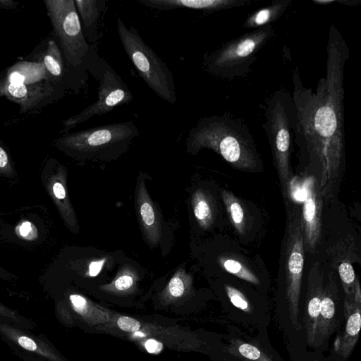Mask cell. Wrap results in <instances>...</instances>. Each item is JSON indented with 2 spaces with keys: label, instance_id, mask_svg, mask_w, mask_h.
<instances>
[{
  "label": "cell",
  "instance_id": "obj_29",
  "mask_svg": "<svg viewBox=\"0 0 361 361\" xmlns=\"http://www.w3.org/2000/svg\"><path fill=\"white\" fill-rule=\"evenodd\" d=\"M44 64L47 70L54 75L59 76L62 73V68L59 61L52 56L47 55L44 57Z\"/></svg>",
  "mask_w": 361,
  "mask_h": 361
},
{
  "label": "cell",
  "instance_id": "obj_19",
  "mask_svg": "<svg viewBox=\"0 0 361 361\" xmlns=\"http://www.w3.org/2000/svg\"><path fill=\"white\" fill-rule=\"evenodd\" d=\"M191 200L193 214L198 225L204 229L210 228L216 216L212 196L207 191L198 189L193 192Z\"/></svg>",
  "mask_w": 361,
  "mask_h": 361
},
{
  "label": "cell",
  "instance_id": "obj_22",
  "mask_svg": "<svg viewBox=\"0 0 361 361\" xmlns=\"http://www.w3.org/2000/svg\"><path fill=\"white\" fill-rule=\"evenodd\" d=\"M221 195L232 224L240 234H243L246 220L240 201L233 193L225 190L221 191Z\"/></svg>",
  "mask_w": 361,
  "mask_h": 361
},
{
  "label": "cell",
  "instance_id": "obj_25",
  "mask_svg": "<svg viewBox=\"0 0 361 361\" xmlns=\"http://www.w3.org/2000/svg\"><path fill=\"white\" fill-rule=\"evenodd\" d=\"M190 281V275L183 267H180L170 279L166 290L171 296L178 298L183 295Z\"/></svg>",
  "mask_w": 361,
  "mask_h": 361
},
{
  "label": "cell",
  "instance_id": "obj_11",
  "mask_svg": "<svg viewBox=\"0 0 361 361\" xmlns=\"http://www.w3.org/2000/svg\"><path fill=\"white\" fill-rule=\"evenodd\" d=\"M135 207L145 238L150 245H157L161 237V225L156 207L146 188L145 176L142 173L137 179Z\"/></svg>",
  "mask_w": 361,
  "mask_h": 361
},
{
  "label": "cell",
  "instance_id": "obj_15",
  "mask_svg": "<svg viewBox=\"0 0 361 361\" xmlns=\"http://www.w3.org/2000/svg\"><path fill=\"white\" fill-rule=\"evenodd\" d=\"M323 290L322 279L318 274L317 268L313 267L308 278L307 308L304 318L307 341L310 345H314L316 341Z\"/></svg>",
  "mask_w": 361,
  "mask_h": 361
},
{
  "label": "cell",
  "instance_id": "obj_14",
  "mask_svg": "<svg viewBox=\"0 0 361 361\" xmlns=\"http://www.w3.org/2000/svg\"><path fill=\"white\" fill-rule=\"evenodd\" d=\"M107 2V0L75 1L80 15L82 32L91 44L98 45V42L102 38V25L106 12Z\"/></svg>",
  "mask_w": 361,
  "mask_h": 361
},
{
  "label": "cell",
  "instance_id": "obj_8",
  "mask_svg": "<svg viewBox=\"0 0 361 361\" xmlns=\"http://www.w3.org/2000/svg\"><path fill=\"white\" fill-rule=\"evenodd\" d=\"M90 74L99 82L97 99L79 114L68 119L66 121L68 127L109 113L116 106L129 104L133 99L128 85L103 58H100Z\"/></svg>",
  "mask_w": 361,
  "mask_h": 361
},
{
  "label": "cell",
  "instance_id": "obj_26",
  "mask_svg": "<svg viewBox=\"0 0 361 361\" xmlns=\"http://www.w3.org/2000/svg\"><path fill=\"white\" fill-rule=\"evenodd\" d=\"M225 289L231 302L235 307L245 312H251L250 303L243 293L228 285L225 286Z\"/></svg>",
  "mask_w": 361,
  "mask_h": 361
},
{
  "label": "cell",
  "instance_id": "obj_3",
  "mask_svg": "<svg viewBox=\"0 0 361 361\" xmlns=\"http://www.w3.org/2000/svg\"><path fill=\"white\" fill-rule=\"evenodd\" d=\"M263 128L268 137L279 175L285 204L291 200L293 174L290 165L291 134L294 118L290 94L277 90L264 106Z\"/></svg>",
  "mask_w": 361,
  "mask_h": 361
},
{
  "label": "cell",
  "instance_id": "obj_17",
  "mask_svg": "<svg viewBox=\"0 0 361 361\" xmlns=\"http://www.w3.org/2000/svg\"><path fill=\"white\" fill-rule=\"evenodd\" d=\"M331 283L324 288L319 319L317 326V337L314 345H321L334 331L336 326V302L337 299L336 287Z\"/></svg>",
  "mask_w": 361,
  "mask_h": 361
},
{
  "label": "cell",
  "instance_id": "obj_33",
  "mask_svg": "<svg viewBox=\"0 0 361 361\" xmlns=\"http://www.w3.org/2000/svg\"><path fill=\"white\" fill-rule=\"evenodd\" d=\"M0 316L11 319L16 323L22 322V320H20V317L13 311L3 305L1 302Z\"/></svg>",
  "mask_w": 361,
  "mask_h": 361
},
{
  "label": "cell",
  "instance_id": "obj_10",
  "mask_svg": "<svg viewBox=\"0 0 361 361\" xmlns=\"http://www.w3.org/2000/svg\"><path fill=\"white\" fill-rule=\"evenodd\" d=\"M302 191L304 200L300 216L305 252L314 253L321 238L323 198L314 176L305 178Z\"/></svg>",
  "mask_w": 361,
  "mask_h": 361
},
{
  "label": "cell",
  "instance_id": "obj_32",
  "mask_svg": "<svg viewBox=\"0 0 361 361\" xmlns=\"http://www.w3.org/2000/svg\"><path fill=\"white\" fill-rule=\"evenodd\" d=\"M8 90L12 96L17 98L23 97L27 93V88L24 84H10Z\"/></svg>",
  "mask_w": 361,
  "mask_h": 361
},
{
  "label": "cell",
  "instance_id": "obj_34",
  "mask_svg": "<svg viewBox=\"0 0 361 361\" xmlns=\"http://www.w3.org/2000/svg\"><path fill=\"white\" fill-rule=\"evenodd\" d=\"M145 348L150 353H158L162 349V344L154 339H149L146 341Z\"/></svg>",
  "mask_w": 361,
  "mask_h": 361
},
{
  "label": "cell",
  "instance_id": "obj_2",
  "mask_svg": "<svg viewBox=\"0 0 361 361\" xmlns=\"http://www.w3.org/2000/svg\"><path fill=\"white\" fill-rule=\"evenodd\" d=\"M188 153L195 155L203 149L219 154L233 168L257 171L262 168L254 138L247 126L227 114L200 118L185 140Z\"/></svg>",
  "mask_w": 361,
  "mask_h": 361
},
{
  "label": "cell",
  "instance_id": "obj_27",
  "mask_svg": "<svg viewBox=\"0 0 361 361\" xmlns=\"http://www.w3.org/2000/svg\"><path fill=\"white\" fill-rule=\"evenodd\" d=\"M16 231L19 236L27 240H33L38 235L36 227L29 221H24L19 224Z\"/></svg>",
  "mask_w": 361,
  "mask_h": 361
},
{
  "label": "cell",
  "instance_id": "obj_23",
  "mask_svg": "<svg viewBox=\"0 0 361 361\" xmlns=\"http://www.w3.org/2000/svg\"><path fill=\"white\" fill-rule=\"evenodd\" d=\"M219 263L226 271L250 283L259 284L257 277L239 261L232 258L221 257Z\"/></svg>",
  "mask_w": 361,
  "mask_h": 361
},
{
  "label": "cell",
  "instance_id": "obj_24",
  "mask_svg": "<svg viewBox=\"0 0 361 361\" xmlns=\"http://www.w3.org/2000/svg\"><path fill=\"white\" fill-rule=\"evenodd\" d=\"M137 270L130 265L126 264L119 269L111 287L118 291L128 290L133 287L137 279Z\"/></svg>",
  "mask_w": 361,
  "mask_h": 361
},
{
  "label": "cell",
  "instance_id": "obj_35",
  "mask_svg": "<svg viewBox=\"0 0 361 361\" xmlns=\"http://www.w3.org/2000/svg\"><path fill=\"white\" fill-rule=\"evenodd\" d=\"M11 84H23L25 77L17 72H13L9 77Z\"/></svg>",
  "mask_w": 361,
  "mask_h": 361
},
{
  "label": "cell",
  "instance_id": "obj_31",
  "mask_svg": "<svg viewBox=\"0 0 361 361\" xmlns=\"http://www.w3.org/2000/svg\"><path fill=\"white\" fill-rule=\"evenodd\" d=\"M69 298L73 307L79 312L82 311L87 305V300L82 295L72 294Z\"/></svg>",
  "mask_w": 361,
  "mask_h": 361
},
{
  "label": "cell",
  "instance_id": "obj_9",
  "mask_svg": "<svg viewBox=\"0 0 361 361\" xmlns=\"http://www.w3.org/2000/svg\"><path fill=\"white\" fill-rule=\"evenodd\" d=\"M58 17L68 61L87 75L98 63L101 56L97 45L90 44L82 32L78 13L73 1L59 2Z\"/></svg>",
  "mask_w": 361,
  "mask_h": 361
},
{
  "label": "cell",
  "instance_id": "obj_28",
  "mask_svg": "<svg viewBox=\"0 0 361 361\" xmlns=\"http://www.w3.org/2000/svg\"><path fill=\"white\" fill-rule=\"evenodd\" d=\"M117 324L121 329L128 332H135L140 327L137 320L126 316L121 317L117 321Z\"/></svg>",
  "mask_w": 361,
  "mask_h": 361
},
{
  "label": "cell",
  "instance_id": "obj_18",
  "mask_svg": "<svg viewBox=\"0 0 361 361\" xmlns=\"http://www.w3.org/2000/svg\"><path fill=\"white\" fill-rule=\"evenodd\" d=\"M292 0H275L269 6L258 9L245 20L243 27L245 29H257L272 24L286 11Z\"/></svg>",
  "mask_w": 361,
  "mask_h": 361
},
{
  "label": "cell",
  "instance_id": "obj_5",
  "mask_svg": "<svg viewBox=\"0 0 361 361\" xmlns=\"http://www.w3.org/2000/svg\"><path fill=\"white\" fill-rule=\"evenodd\" d=\"M116 28L126 54L145 84L159 97L175 104L173 75L167 65L145 43L139 32L132 25L127 27L120 17L117 18Z\"/></svg>",
  "mask_w": 361,
  "mask_h": 361
},
{
  "label": "cell",
  "instance_id": "obj_21",
  "mask_svg": "<svg viewBox=\"0 0 361 361\" xmlns=\"http://www.w3.org/2000/svg\"><path fill=\"white\" fill-rule=\"evenodd\" d=\"M0 327L9 338L16 342L23 348L35 352L47 358L55 360L54 355L44 343L41 341L37 342L35 338L21 334L18 330L10 328L6 325L0 324Z\"/></svg>",
  "mask_w": 361,
  "mask_h": 361
},
{
  "label": "cell",
  "instance_id": "obj_30",
  "mask_svg": "<svg viewBox=\"0 0 361 361\" xmlns=\"http://www.w3.org/2000/svg\"><path fill=\"white\" fill-rule=\"evenodd\" d=\"M106 262V258L92 261L88 266L87 275L90 276H97L101 271Z\"/></svg>",
  "mask_w": 361,
  "mask_h": 361
},
{
  "label": "cell",
  "instance_id": "obj_20",
  "mask_svg": "<svg viewBox=\"0 0 361 361\" xmlns=\"http://www.w3.org/2000/svg\"><path fill=\"white\" fill-rule=\"evenodd\" d=\"M228 353L243 361H274L262 349L255 344L241 340H233Z\"/></svg>",
  "mask_w": 361,
  "mask_h": 361
},
{
  "label": "cell",
  "instance_id": "obj_7",
  "mask_svg": "<svg viewBox=\"0 0 361 361\" xmlns=\"http://www.w3.org/2000/svg\"><path fill=\"white\" fill-rule=\"evenodd\" d=\"M287 208L286 230L285 272L286 300L293 326L301 329L299 317V301L304 266V239L300 211L290 203Z\"/></svg>",
  "mask_w": 361,
  "mask_h": 361
},
{
  "label": "cell",
  "instance_id": "obj_16",
  "mask_svg": "<svg viewBox=\"0 0 361 361\" xmlns=\"http://www.w3.org/2000/svg\"><path fill=\"white\" fill-rule=\"evenodd\" d=\"M346 324L342 336L335 342V351L347 358L353 351L361 327V300H345Z\"/></svg>",
  "mask_w": 361,
  "mask_h": 361
},
{
  "label": "cell",
  "instance_id": "obj_4",
  "mask_svg": "<svg viewBox=\"0 0 361 361\" xmlns=\"http://www.w3.org/2000/svg\"><path fill=\"white\" fill-rule=\"evenodd\" d=\"M272 24L255 29L230 40L203 57L202 68L221 79L243 77L250 72L262 48L272 38Z\"/></svg>",
  "mask_w": 361,
  "mask_h": 361
},
{
  "label": "cell",
  "instance_id": "obj_12",
  "mask_svg": "<svg viewBox=\"0 0 361 361\" xmlns=\"http://www.w3.org/2000/svg\"><path fill=\"white\" fill-rule=\"evenodd\" d=\"M44 186L66 227L74 233H78V221L68 196L64 167L59 166L54 173L47 176Z\"/></svg>",
  "mask_w": 361,
  "mask_h": 361
},
{
  "label": "cell",
  "instance_id": "obj_1",
  "mask_svg": "<svg viewBox=\"0 0 361 361\" xmlns=\"http://www.w3.org/2000/svg\"><path fill=\"white\" fill-rule=\"evenodd\" d=\"M349 56L345 40L332 25L326 75L316 91L302 85L298 69L293 76L295 142L306 171L316 178L326 200L336 195L345 168L344 68Z\"/></svg>",
  "mask_w": 361,
  "mask_h": 361
},
{
  "label": "cell",
  "instance_id": "obj_13",
  "mask_svg": "<svg viewBox=\"0 0 361 361\" xmlns=\"http://www.w3.org/2000/svg\"><path fill=\"white\" fill-rule=\"evenodd\" d=\"M140 4L153 9L169 11L189 8L212 13L250 5L252 0H138Z\"/></svg>",
  "mask_w": 361,
  "mask_h": 361
},
{
  "label": "cell",
  "instance_id": "obj_6",
  "mask_svg": "<svg viewBox=\"0 0 361 361\" xmlns=\"http://www.w3.org/2000/svg\"><path fill=\"white\" fill-rule=\"evenodd\" d=\"M139 135L135 123L129 121L84 130L67 137L64 145L80 158L110 161L126 152Z\"/></svg>",
  "mask_w": 361,
  "mask_h": 361
}]
</instances>
